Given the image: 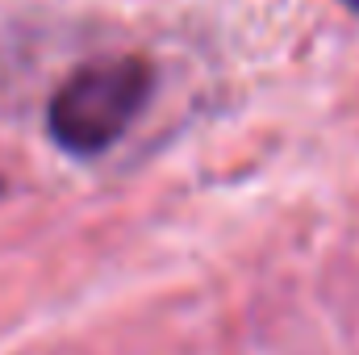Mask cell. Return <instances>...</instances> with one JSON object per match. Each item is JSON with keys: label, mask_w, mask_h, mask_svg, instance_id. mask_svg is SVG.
Returning a JSON list of instances; mask_svg holds the SVG:
<instances>
[{"label": "cell", "mask_w": 359, "mask_h": 355, "mask_svg": "<svg viewBox=\"0 0 359 355\" xmlns=\"http://www.w3.org/2000/svg\"><path fill=\"white\" fill-rule=\"evenodd\" d=\"M0 192H4V180H0Z\"/></svg>", "instance_id": "3957f363"}, {"label": "cell", "mask_w": 359, "mask_h": 355, "mask_svg": "<svg viewBox=\"0 0 359 355\" xmlns=\"http://www.w3.org/2000/svg\"><path fill=\"white\" fill-rule=\"evenodd\" d=\"M155 72L142 55H109L76 67L46 105V134L76 159L104 155L147 109Z\"/></svg>", "instance_id": "6da1fadb"}, {"label": "cell", "mask_w": 359, "mask_h": 355, "mask_svg": "<svg viewBox=\"0 0 359 355\" xmlns=\"http://www.w3.org/2000/svg\"><path fill=\"white\" fill-rule=\"evenodd\" d=\"M343 4H347V8H351V13H359V0H343Z\"/></svg>", "instance_id": "7a4b0ae2"}]
</instances>
